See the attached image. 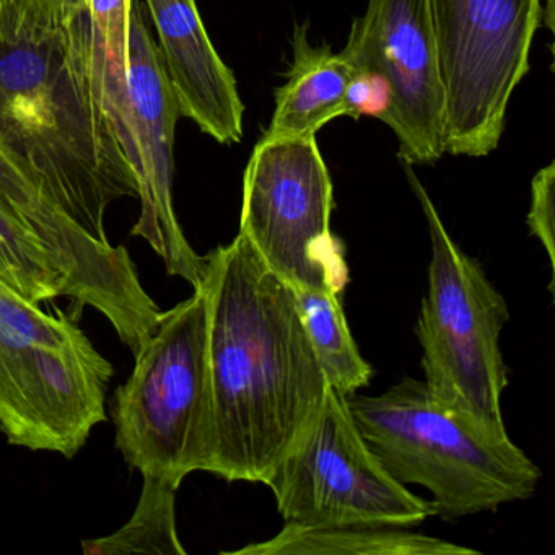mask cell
Returning a JSON list of instances; mask_svg holds the SVG:
<instances>
[{"label": "cell", "mask_w": 555, "mask_h": 555, "mask_svg": "<svg viewBox=\"0 0 555 555\" xmlns=\"http://www.w3.org/2000/svg\"><path fill=\"white\" fill-rule=\"evenodd\" d=\"M212 447L206 473L264 482L327 391L294 288L238 233L206 256Z\"/></svg>", "instance_id": "1"}, {"label": "cell", "mask_w": 555, "mask_h": 555, "mask_svg": "<svg viewBox=\"0 0 555 555\" xmlns=\"http://www.w3.org/2000/svg\"><path fill=\"white\" fill-rule=\"evenodd\" d=\"M93 43L0 40V144L96 242L106 210L138 180L92 77Z\"/></svg>", "instance_id": "2"}, {"label": "cell", "mask_w": 555, "mask_h": 555, "mask_svg": "<svg viewBox=\"0 0 555 555\" xmlns=\"http://www.w3.org/2000/svg\"><path fill=\"white\" fill-rule=\"evenodd\" d=\"M92 77L138 180L141 236L170 275L203 284L206 256L184 236L173 204L175 131L181 113L144 17L142 0H90Z\"/></svg>", "instance_id": "3"}, {"label": "cell", "mask_w": 555, "mask_h": 555, "mask_svg": "<svg viewBox=\"0 0 555 555\" xmlns=\"http://www.w3.org/2000/svg\"><path fill=\"white\" fill-rule=\"evenodd\" d=\"M353 421L386 473L425 487L435 516L456 521L534 495L541 469L509 438L489 437L404 378L378 396H347Z\"/></svg>", "instance_id": "4"}, {"label": "cell", "mask_w": 555, "mask_h": 555, "mask_svg": "<svg viewBox=\"0 0 555 555\" xmlns=\"http://www.w3.org/2000/svg\"><path fill=\"white\" fill-rule=\"evenodd\" d=\"M113 375L76 318L0 282V431L9 443L76 456L106 421Z\"/></svg>", "instance_id": "5"}, {"label": "cell", "mask_w": 555, "mask_h": 555, "mask_svg": "<svg viewBox=\"0 0 555 555\" xmlns=\"http://www.w3.org/2000/svg\"><path fill=\"white\" fill-rule=\"evenodd\" d=\"M409 183L430 233L428 292L415 333L428 392L492 438H509L502 414L508 373L500 334L508 305L482 266L463 251L441 222L424 184L408 167Z\"/></svg>", "instance_id": "6"}, {"label": "cell", "mask_w": 555, "mask_h": 555, "mask_svg": "<svg viewBox=\"0 0 555 555\" xmlns=\"http://www.w3.org/2000/svg\"><path fill=\"white\" fill-rule=\"evenodd\" d=\"M134 370L115 391L116 447L144 476L181 486L207 470L212 447L207 294L162 311L154 333L134 353Z\"/></svg>", "instance_id": "7"}, {"label": "cell", "mask_w": 555, "mask_h": 555, "mask_svg": "<svg viewBox=\"0 0 555 555\" xmlns=\"http://www.w3.org/2000/svg\"><path fill=\"white\" fill-rule=\"evenodd\" d=\"M447 92L444 152L482 158L529 70L542 0H428Z\"/></svg>", "instance_id": "8"}, {"label": "cell", "mask_w": 555, "mask_h": 555, "mask_svg": "<svg viewBox=\"0 0 555 555\" xmlns=\"http://www.w3.org/2000/svg\"><path fill=\"white\" fill-rule=\"evenodd\" d=\"M285 522L412 528L435 516L430 500L396 482L363 440L347 396L327 386L323 404L264 482Z\"/></svg>", "instance_id": "9"}, {"label": "cell", "mask_w": 555, "mask_h": 555, "mask_svg": "<svg viewBox=\"0 0 555 555\" xmlns=\"http://www.w3.org/2000/svg\"><path fill=\"white\" fill-rule=\"evenodd\" d=\"M334 188L314 135H262L243 178L240 233L294 291L343 294L349 282L331 233Z\"/></svg>", "instance_id": "10"}, {"label": "cell", "mask_w": 555, "mask_h": 555, "mask_svg": "<svg viewBox=\"0 0 555 555\" xmlns=\"http://www.w3.org/2000/svg\"><path fill=\"white\" fill-rule=\"evenodd\" d=\"M353 67L378 70L392 92L385 125L408 167L444 154L447 92L428 0H369L340 51Z\"/></svg>", "instance_id": "11"}, {"label": "cell", "mask_w": 555, "mask_h": 555, "mask_svg": "<svg viewBox=\"0 0 555 555\" xmlns=\"http://www.w3.org/2000/svg\"><path fill=\"white\" fill-rule=\"evenodd\" d=\"M158 54L181 116L223 145L243 139L245 105L235 76L217 53L196 0H144Z\"/></svg>", "instance_id": "12"}, {"label": "cell", "mask_w": 555, "mask_h": 555, "mask_svg": "<svg viewBox=\"0 0 555 555\" xmlns=\"http://www.w3.org/2000/svg\"><path fill=\"white\" fill-rule=\"evenodd\" d=\"M0 203L37 238L64 278V294L93 301L128 268V249L100 243L44 194L30 171L0 144Z\"/></svg>", "instance_id": "13"}, {"label": "cell", "mask_w": 555, "mask_h": 555, "mask_svg": "<svg viewBox=\"0 0 555 555\" xmlns=\"http://www.w3.org/2000/svg\"><path fill=\"white\" fill-rule=\"evenodd\" d=\"M294 61L287 82L275 92V112L269 135H314L324 125L344 116L352 66L343 53L308 41V27L295 28Z\"/></svg>", "instance_id": "14"}, {"label": "cell", "mask_w": 555, "mask_h": 555, "mask_svg": "<svg viewBox=\"0 0 555 555\" xmlns=\"http://www.w3.org/2000/svg\"><path fill=\"white\" fill-rule=\"evenodd\" d=\"M232 555H479L443 539L431 538L402 526L334 525L284 529L264 542H253Z\"/></svg>", "instance_id": "15"}, {"label": "cell", "mask_w": 555, "mask_h": 555, "mask_svg": "<svg viewBox=\"0 0 555 555\" xmlns=\"http://www.w3.org/2000/svg\"><path fill=\"white\" fill-rule=\"evenodd\" d=\"M301 323L327 385L343 395H356L369 385L373 369L360 356L344 314L340 294L327 288L294 291Z\"/></svg>", "instance_id": "16"}, {"label": "cell", "mask_w": 555, "mask_h": 555, "mask_svg": "<svg viewBox=\"0 0 555 555\" xmlns=\"http://www.w3.org/2000/svg\"><path fill=\"white\" fill-rule=\"evenodd\" d=\"M178 489L180 486L171 480L144 476L141 499L132 518L112 535L83 541V554L186 555L177 531Z\"/></svg>", "instance_id": "17"}, {"label": "cell", "mask_w": 555, "mask_h": 555, "mask_svg": "<svg viewBox=\"0 0 555 555\" xmlns=\"http://www.w3.org/2000/svg\"><path fill=\"white\" fill-rule=\"evenodd\" d=\"M0 282L31 304H50L64 295V278L43 246L2 203Z\"/></svg>", "instance_id": "18"}, {"label": "cell", "mask_w": 555, "mask_h": 555, "mask_svg": "<svg viewBox=\"0 0 555 555\" xmlns=\"http://www.w3.org/2000/svg\"><path fill=\"white\" fill-rule=\"evenodd\" d=\"M53 38L93 43L90 0H0V40L40 43Z\"/></svg>", "instance_id": "19"}, {"label": "cell", "mask_w": 555, "mask_h": 555, "mask_svg": "<svg viewBox=\"0 0 555 555\" xmlns=\"http://www.w3.org/2000/svg\"><path fill=\"white\" fill-rule=\"evenodd\" d=\"M391 105L392 92L388 80L378 70L352 66L344 100V116L352 119L369 116L385 121Z\"/></svg>", "instance_id": "20"}, {"label": "cell", "mask_w": 555, "mask_h": 555, "mask_svg": "<svg viewBox=\"0 0 555 555\" xmlns=\"http://www.w3.org/2000/svg\"><path fill=\"white\" fill-rule=\"evenodd\" d=\"M554 190L555 164L551 162L532 178L528 227L531 235L541 242L542 248L547 253L552 271L555 268Z\"/></svg>", "instance_id": "21"}]
</instances>
